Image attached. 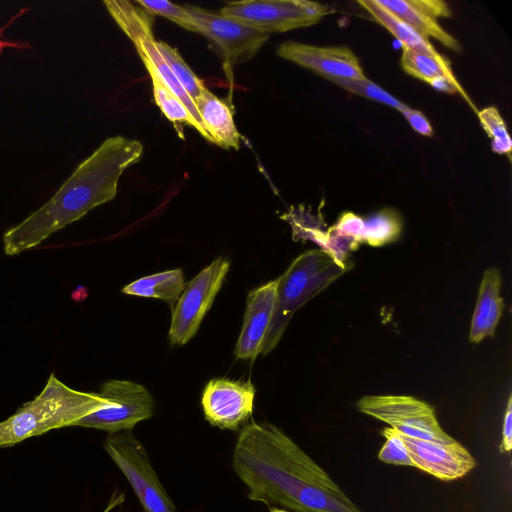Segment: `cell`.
<instances>
[{"label": "cell", "mask_w": 512, "mask_h": 512, "mask_svg": "<svg viewBox=\"0 0 512 512\" xmlns=\"http://www.w3.org/2000/svg\"><path fill=\"white\" fill-rule=\"evenodd\" d=\"M478 117L482 127L492 140V150L498 154L510 155L512 140L498 109L494 106L486 107L478 111Z\"/></svg>", "instance_id": "25"}, {"label": "cell", "mask_w": 512, "mask_h": 512, "mask_svg": "<svg viewBox=\"0 0 512 512\" xmlns=\"http://www.w3.org/2000/svg\"><path fill=\"white\" fill-rule=\"evenodd\" d=\"M500 287L499 270L494 267L488 268L484 272L472 316L469 333L471 343H480L485 337L494 335L504 307Z\"/></svg>", "instance_id": "17"}, {"label": "cell", "mask_w": 512, "mask_h": 512, "mask_svg": "<svg viewBox=\"0 0 512 512\" xmlns=\"http://www.w3.org/2000/svg\"><path fill=\"white\" fill-rule=\"evenodd\" d=\"M330 229L358 246L362 243L364 219L353 212H345Z\"/></svg>", "instance_id": "29"}, {"label": "cell", "mask_w": 512, "mask_h": 512, "mask_svg": "<svg viewBox=\"0 0 512 512\" xmlns=\"http://www.w3.org/2000/svg\"><path fill=\"white\" fill-rule=\"evenodd\" d=\"M512 448V397L510 395L503 420L502 441L500 451L509 452Z\"/></svg>", "instance_id": "31"}, {"label": "cell", "mask_w": 512, "mask_h": 512, "mask_svg": "<svg viewBox=\"0 0 512 512\" xmlns=\"http://www.w3.org/2000/svg\"><path fill=\"white\" fill-rule=\"evenodd\" d=\"M104 4L116 23L132 40L140 58H147L152 63L163 83L185 104L195 120L205 130L194 101L178 82L156 48L150 15L129 1L105 0Z\"/></svg>", "instance_id": "10"}, {"label": "cell", "mask_w": 512, "mask_h": 512, "mask_svg": "<svg viewBox=\"0 0 512 512\" xmlns=\"http://www.w3.org/2000/svg\"><path fill=\"white\" fill-rule=\"evenodd\" d=\"M229 266V260L218 258L185 284L172 311L168 333L172 345H184L196 334L222 286Z\"/></svg>", "instance_id": "8"}, {"label": "cell", "mask_w": 512, "mask_h": 512, "mask_svg": "<svg viewBox=\"0 0 512 512\" xmlns=\"http://www.w3.org/2000/svg\"><path fill=\"white\" fill-rule=\"evenodd\" d=\"M184 287L183 272L177 268L139 278L126 285L122 292L134 296L161 299L174 307Z\"/></svg>", "instance_id": "19"}, {"label": "cell", "mask_w": 512, "mask_h": 512, "mask_svg": "<svg viewBox=\"0 0 512 512\" xmlns=\"http://www.w3.org/2000/svg\"><path fill=\"white\" fill-rule=\"evenodd\" d=\"M398 18L407 23L421 36L441 42L447 48L460 52V43L437 21L450 17L448 4L442 0H375Z\"/></svg>", "instance_id": "16"}, {"label": "cell", "mask_w": 512, "mask_h": 512, "mask_svg": "<svg viewBox=\"0 0 512 512\" xmlns=\"http://www.w3.org/2000/svg\"><path fill=\"white\" fill-rule=\"evenodd\" d=\"M350 269V263L338 262L323 249L300 254L278 277L274 315L260 354L275 348L300 307Z\"/></svg>", "instance_id": "4"}, {"label": "cell", "mask_w": 512, "mask_h": 512, "mask_svg": "<svg viewBox=\"0 0 512 512\" xmlns=\"http://www.w3.org/2000/svg\"><path fill=\"white\" fill-rule=\"evenodd\" d=\"M277 55L327 80L367 79L357 56L345 46L324 47L289 41L279 45Z\"/></svg>", "instance_id": "13"}, {"label": "cell", "mask_w": 512, "mask_h": 512, "mask_svg": "<svg viewBox=\"0 0 512 512\" xmlns=\"http://www.w3.org/2000/svg\"><path fill=\"white\" fill-rule=\"evenodd\" d=\"M278 278L251 291L247 297L243 325L235 346L238 359H254L261 352L271 324Z\"/></svg>", "instance_id": "15"}, {"label": "cell", "mask_w": 512, "mask_h": 512, "mask_svg": "<svg viewBox=\"0 0 512 512\" xmlns=\"http://www.w3.org/2000/svg\"><path fill=\"white\" fill-rule=\"evenodd\" d=\"M401 113L417 133L428 137L433 135L432 126L422 112L407 106Z\"/></svg>", "instance_id": "30"}, {"label": "cell", "mask_w": 512, "mask_h": 512, "mask_svg": "<svg viewBox=\"0 0 512 512\" xmlns=\"http://www.w3.org/2000/svg\"><path fill=\"white\" fill-rule=\"evenodd\" d=\"M358 3L368 11L380 25L399 40L402 47L436 57L441 56L429 39L421 36L407 23L379 5L375 0H359Z\"/></svg>", "instance_id": "20"}, {"label": "cell", "mask_w": 512, "mask_h": 512, "mask_svg": "<svg viewBox=\"0 0 512 512\" xmlns=\"http://www.w3.org/2000/svg\"><path fill=\"white\" fill-rule=\"evenodd\" d=\"M381 434L386 441L378 453V458L387 464L413 466L403 438L393 428H384Z\"/></svg>", "instance_id": "28"}, {"label": "cell", "mask_w": 512, "mask_h": 512, "mask_svg": "<svg viewBox=\"0 0 512 512\" xmlns=\"http://www.w3.org/2000/svg\"><path fill=\"white\" fill-rule=\"evenodd\" d=\"M135 3L150 16L160 15L191 32L198 31L197 24L186 7L166 0H137Z\"/></svg>", "instance_id": "26"}, {"label": "cell", "mask_w": 512, "mask_h": 512, "mask_svg": "<svg viewBox=\"0 0 512 512\" xmlns=\"http://www.w3.org/2000/svg\"><path fill=\"white\" fill-rule=\"evenodd\" d=\"M104 448L126 476L145 512H176L143 445L131 430L109 433Z\"/></svg>", "instance_id": "5"}, {"label": "cell", "mask_w": 512, "mask_h": 512, "mask_svg": "<svg viewBox=\"0 0 512 512\" xmlns=\"http://www.w3.org/2000/svg\"><path fill=\"white\" fill-rule=\"evenodd\" d=\"M329 81L349 92L388 105L400 112L407 107V105L396 99L368 78L365 80L331 79Z\"/></svg>", "instance_id": "27"}, {"label": "cell", "mask_w": 512, "mask_h": 512, "mask_svg": "<svg viewBox=\"0 0 512 512\" xmlns=\"http://www.w3.org/2000/svg\"><path fill=\"white\" fill-rule=\"evenodd\" d=\"M400 435L408 449L413 467L442 481L459 479L476 466L474 457L455 439L442 442Z\"/></svg>", "instance_id": "14"}, {"label": "cell", "mask_w": 512, "mask_h": 512, "mask_svg": "<svg viewBox=\"0 0 512 512\" xmlns=\"http://www.w3.org/2000/svg\"><path fill=\"white\" fill-rule=\"evenodd\" d=\"M254 397L255 388L251 381L211 379L201 399L205 419L212 426L237 431L251 417Z\"/></svg>", "instance_id": "12"}, {"label": "cell", "mask_w": 512, "mask_h": 512, "mask_svg": "<svg viewBox=\"0 0 512 512\" xmlns=\"http://www.w3.org/2000/svg\"><path fill=\"white\" fill-rule=\"evenodd\" d=\"M270 510H271V512H290L288 510L281 509V508H278V507H271Z\"/></svg>", "instance_id": "32"}, {"label": "cell", "mask_w": 512, "mask_h": 512, "mask_svg": "<svg viewBox=\"0 0 512 512\" xmlns=\"http://www.w3.org/2000/svg\"><path fill=\"white\" fill-rule=\"evenodd\" d=\"M155 45L178 82L194 101L206 87L203 81L190 69L176 48L163 41L155 40Z\"/></svg>", "instance_id": "24"}, {"label": "cell", "mask_w": 512, "mask_h": 512, "mask_svg": "<svg viewBox=\"0 0 512 512\" xmlns=\"http://www.w3.org/2000/svg\"><path fill=\"white\" fill-rule=\"evenodd\" d=\"M194 104L212 143L223 148L238 150L240 134L228 104L209 91L207 87L194 99Z\"/></svg>", "instance_id": "18"}, {"label": "cell", "mask_w": 512, "mask_h": 512, "mask_svg": "<svg viewBox=\"0 0 512 512\" xmlns=\"http://www.w3.org/2000/svg\"><path fill=\"white\" fill-rule=\"evenodd\" d=\"M185 7L197 24V33L205 36L230 66L252 59L269 38V33L237 19L195 6Z\"/></svg>", "instance_id": "11"}, {"label": "cell", "mask_w": 512, "mask_h": 512, "mask_svg": "<svg viewBox=\"0 0 512 512\" xmlns=\"http://www.w3.org/2000/svg\"><path fill=\"white\" fill-rule=\"evenodd\" d=\"M400 63L404 71L430 85L439 78L456 80L450 62L441 56H432L402 47Z\"/></svg>", "instance_id": "22"}, {"label": "cell", "mask_w": 512, "mask_h": 512, "mask_svg": "<svg viewBox=\"0 0 512 512\" xmlns=\"http://www.w3.org/2000/svg\"><path fill=\"white\" fill-rule=\"evenodd\" d=\"M357 408L407 437L442 442L454 440L441 428L434 408L412 396H364L357 402Z\"/></svg>", "instance_id": "7"}, {"label": "cell", "mask_w": 512, "mask_h": 512, "mask_svg": "<svg viewBox=\"0 0 512 512\" xmlns=\"http://www.w3.org/2000/svg\"><path fill=\"white\" fill-rule=\"evenodd\" d=\"M108 403L100 394L68 387L52 373L34 400L0 422V447L12 446L52 429L75 426L77 421Z\"/></svg>", "instance_id": "3"}, {"label": "cell", "mask_w": 512, "mask_h": 512, "mask_svg": "<svg viewBox=\"0 0 512 512\" xmlns=\"http://www.w3.org/2000/svg\"><path fill=\"white\" fill-rule=\"evenodd\" d=\"M141 59L152 80L155 102L166 118L173 123L179 122L192 126L212 143L210 136L195 120L185 104L163 83L152 63L147 58Z\"/></svg>", "instance_id": "21"}, {"label": "cell", "mask_w": 512, "mask_h": 512, "mask_svg": "<svg viewBox=\"0 0 512 512\" xmlns=\"http://www.w3.org/2000/svg\"><path fill=\"white\" fill-rule=\"evenodd\" d=\"M331 12L307 0H244L228 3L220 14L270 34L314 25Z\"/></svg>", "instance_id": "6"}, {"label": "cell", "mask_w": 512, "mask_h": 512, "mask_svg": "<svg viewBox=\"0 0 512 512\" xmlns=\"http://www.w3.org/2000/svg\"><path fill=\"white\" fill-rule=\"evenodd\" d=\"M143 145L135 139H106L62 184L55 195L3 237L7 255H16L42 243L52 233L82 218L117 194L122 173L137 163Z\"/></svg>", "instance_id": "2"}, {"label": "cell", "mask_w": 512, "mask_h": 512, "mask_svg": "<svg viewBox=\"0 0 512 512\" xmlns=\"http://www.w3.org/2000/svg\"><path fill=\"white\" fill-rule=\"evenodd\" d=\"M232 466L247 497L290 512H362L328 473L270 423L241 430Z\"/></svg>", "instance_id": "1"}, {"label": "cell", "mask_w": 512, "mask_h": 512, "mask_svg": "<svg viewBox=\"0 0 512 512\" xmlns=\"http://www.w3.org/2000/svg\"><path fill=\"white\" fill-rule=\"evenodd\" d=\"M402 230L399 214L393 209H383L364 219L362 243L382 246L398 239Z\"/></svg>", "instance_id": "23"}, {"label": "cell", "mask_w": 512, "mask_h": 512, "mask_svg": "<svg viewBox=\"0 0 512 512\" xmlns=\"http://www.w3.org/2000/svg\"><path fill=\"white\" fill-rule=\"evenodd\" d=\"M109 403L83 417L75 426L97 428L115 433L131 430L154 413V400L142 385L128 380H109L99 393Z\"/></svg>", "instance_id": "9"}]
</instances>
